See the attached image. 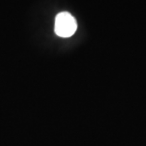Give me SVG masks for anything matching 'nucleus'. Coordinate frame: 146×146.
<instances>
[{
  "instance_id": "1",
  "label": "nucleus",
  "mask_w": 146,
  "mask_h": 146,
  "mask_svg": "<svg viewBox=\"0 0 146 146\" xmlns=\"http://www.w3.org/2000/svg\"><path fill=\"white\" fill-rule=\"evenodd\" d=\"M76 29V21L70 13L64 11L58 14L54 23V31L58 36L69 37L75 33Z\"/></svg>"
}]
</instances>
